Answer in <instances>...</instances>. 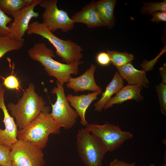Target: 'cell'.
<instances>
[{"label":"cell","mask_w":166,"mask_h":166,"mask_svg":"<svg viewBox=\"0 0 166 166\" xmlns=\"http://www.w3.org/2000/svg\"><path fill=\"white\" fill-rule=\"evenodd\" d=\"M27 52L31 59L39 62L48 74L56 78L62 85L68 82L71 75L77 74L79 65L83 63L81 61L77 63L67 64L54 60L52 58L55 57L53 50L44 43H35Z\"/></svg>","instance_id":"obj_1"},{"label":"cell","mask_w":166,"mask_h":166,"mask_svg":"<svg viewBox=\"0 0 166 166\" xmlns=\"http://www.w3.org/2000/svg\"><path fill=\"white\" fill-rule=\"evenodd\" d=\"M45 104L43 98L36 92L34 84L30 83L18 102L16 104L9 103L7 107L11 115L15 118L17 126L20 130L29 124L41 112L50 111V107Z\"/></svg>","instance_id":"obj_2"},{"label":"cell","mask_w":166,"mask_h":166,"mask_svg":"<svg viewBox=\"0 0 166 166\" xmlns=\"http://www.w3.org/2000/svg\"><path fill=\"white\" fill-rule=\"evenodd\" d=\"M49 111L41 112L29 124L18 130L17 138L29 142L41 149L45 148L50 134H59L60 127L50 115Z\"/></svg>","instance_id":"obj_3"},{"label":"cell","mask_w":166,"mask_h":166,"mask_svg":"<svg viewBox=\"0 0 166 166\" xmlns=\"http://www.w3.org/2000/svg\"><path fill=\"white\" fill-rule=\"evenodd\" d=\"M27 33L28 34H37L47 39L56 49L57 55L66 64L78 63L83 57L81 46L70 40H63L57 37L43 23L32 22L29 25Z\"/></svg>","instance_id":"obj_4"},{"label":"cell","mask_w":166,"mask_h":166,"mask_svg":"<svg viewBox=\"0 0 166 166\" xmlns=\"http://www.w3.org/2000/svg\"><path fill=\"white\" fill-rule=\"evenodd\" d=\"M79 156L85 166H102L106 149L101 141L85 128L78 130L77 135Z\"/></svg>","instance_id":"obj_5"},{"label":"cell","mask_w":166,"mask_h":166,"mask_svg":"<svg viewBox=\"0 0 166 166\" xmlns=\"http://www.w3.org/2000/svg\"><path fill=\"white\" fill-rule=\"evenodd\" d=\"M56 84L57 87L53 88L51 91L53 95L56 94V100L54 104H51L50 115L60 127L69 129L74 125L79 116L76 111L70 106L66 98L63 85L57 81Z\"/></svg>","instance_id":"obj_6"},{"label":"cell","mask_w":166,"mask_h":166,"mask_svg":"<svg viewBox=\"0 0 166 166\" xmlns=\"http://www.w3.org/2000/svg\"><path fill=\"white\" fill-rule=\"evenodd\" d=\"M85 128L101 141L107 152L117 150L125 141L133 137L132 134L122 131L119 126L109 123L102 125L88 124Z\"/></svg>","instance_id":"obj_7"},{"label":"cell","mask_w":166,"mask_h":166,"mask_svg":"<svg viewBox=\"0 0 166 166\" xmlns=\"http://www.w3.org/2000/svg\"><path fill=\"white\" fill-rule=\"evenodd\" d=\"M11 148L13 166H44L45 164L42 149L31 143L18 140Z\"/></svg>","instance_id":"obj_8"},{"label":"cell","mask_w":166,"mask_h":166,"mask_svg":"<svg viewBox=\"0 0 166 166\" xmlns=\"http://www.w3.org/2000/svg\"><path fill=\"white\" fill-rule=\"evenodd\" d=\"M57 1L42 0L39 5L45 9L42 23L52 32L58 29L68 32L73 28L75 23L66 11L58 8Z\"/></svg>","instance_id":"obj_9"},{"label":"cell","mask_w":166,"mask_h":166,"mask_svg":"<svg viewBox=\"0 0 166 166\" xmlns=\"http://www.w3.org/2000/svg\"><path fill=\"white\" fill-rule=\"evenodd\" d=\"M41 1L42 0H35L31 6H25L11 15L14 20L9 27V35L13 38L18 41L24 42L23 37L27 31L30 20L39 16V13L34 11V9Z\"/></svg>","instance_id":"obj_10"},{"label":"cell","mask_w":166,"mask_h":166,"mask_svg":"<svg viewBox=\"0 0 166 166\" xmlns=\"http://www.w3.org/2000/svg\"><path fill=\"white\" fill-rule=\"evenodd\" d=\"M5 89L0 82V109L3 113L5 128H0V144L11 147L12 145L18 140L17 138L18 127L14 118L9 114L5 106L4 95Z\"/></svg>","instance_id":"obj_11"},{"label":"cell","mask_w":166,"mask_h":166,"mask_svg":"<svg viewBox=\"0 0 166 166\" xmlns=\"http://www.w3.org/2000/svg\"><path fill=\"white\" fill-rule=\"evenodd\" d=\"M96 67L91 64L90 67L80 76L71 77L66 83V87L73 89L75 93L79 91H89L93 92L102 91L101 87L96 83L94 77V73Z\"/></svg>","instance_id":"obj_12"},{"label":"cell","mask_w":166,"mask_h":166,"mask_svg":"<svg viewBox=\"0 0 166 166\" xmlns=\"http://www.w3.org/2000/svg\"><path fill=\"white\" fill-rule=\"evenodd\" d=\"M102 91H99L79 96L69 94L66 96L67 100L75 109L79 117L80 122L82 125L86 126L88 124L85 117L86 111L93 101L98 99L97 96Z\"/></svg>","instance_id":"obj_13"},{"label":"cell","mask_w":166,"mask_h":166,"mask_svg":"<svg viewBox=\"0 0 166 166\" xmlns=\"http://www.w3.org/2000/svg\"><path fill=\"white\" fill-rule=\"evenodd\" d=\"M71 18L74 23H84L89 28L105 26L97 11L96 1H92L80 11L75 13Z\"/></svg>","instance_id":"obj_14"},{"label":"cell","mask_w":166,"mask_h":166,"mask_svg":"<svg viewBox=\"0 0 166 166\" xmlns=\"http://www.w3.org/2000/svg\"><path fill=\"white\" fill-rule=\"evenodd\" d=\"M119 74L129 85H140L145 88L149 84L146 76V71L135 68L131 63L116 67Z\"/></svg>","instance_id":"obj_15"},{"label":"cell","mask_w":166,"mask_h":166,"mask_svg":"<svg viewBox=\"0 0 166 166\" xmlns=\"http://www.w3.org/2000/svg\"><path fill=\"white\" fill-rule=\"evenodd\" d=\"M142 88L140 85H128L123 86L106 104L104 109L111 108L114 104H121L128 100H134L138 102L143 100V97L140 94Z\"/></svg>","instance_id":"obj_16"},{"label":"cell","mask_w":166,"mask_h":166,"mask_svg":"<svg viewBox=\"0 0 166 166\" xmlns=\"http://www.w3.org/2000/svg\"><path fill=\"white\" fill-rule=\"evenodd\" d=\"M124 81L118 71L115 73L111 81L106 87L100 99L94 105V110L101 112L105 105L123 86Z\"/></svg>","instance_id":"obj_17"},{"label":"cell","mask_w":166,"mask_h":166,"mask_svg":"<svg viewBox=\"0 0 166 166\" xmlns=\"http://www.w3.org/2000/svg\"><path fill=\"white\" fill-rule=\"evenodd\" d=\"M117 3L116 0H100L96 1V7L98 14L104 24L108 29L114 26L115 17L114 10Z\"/></svg>","instance_id":"obj_18"},{"label":"cell","mask_w":166,"mask_h":166,"mask_svg":"<svg viewBox=\"0 0 166 166\" xmlns=\"http://www.w3.org/2000/svg\"><path fill=\"white\" fill-rule=\"evenodd\" d=\"M23 44L24 42L18 41L10 35L0 37V59L8 52L21 49Z\"/></svg>","instance_id":"obj_19"},{"label":"cell","mask_w":166,"mask_h":166,"mask_svg":"<svg viewBox=\"0 0 166 166\" xmlns=\"http://www.w3.org/2000/svg\"><path fill=\"white\" fill-rule=\"evenodd\" d=\"M107 53L110 57L111 63L116 68L131 63L134 58L133 55L126 52L107 50Z\"/></svg>","instance_id":"obj_20"},{"label":"cell","mask_w":166,"mask_h":166,"mask_svg":"<svg viewBox=\"0 0 166 166\" xmlns=\"http://www.w3.org/2000/svg\"><path fill=\"white\" fill-rule=\"evenodd\" d=\"M25 7L24 0H0V8L6 14L11 15Z\"/></svg>","instance_id":"obj_21"},{"label":"cell","mask_w":166,"mask_h":166,"mask_svg":"<svg viewBox=\"0 0 166 166\" xmlns=\"http://www.w3.org/2000/svg\"><path fill=\"white\" fill-rule=\"evenodd\" d=\"M140 11L143 14H152L158 11L166 12V1L162 2L144 3Z\"/></svg>","instance_id":"obj_22"},{"label":"cell","mask_w":166,"mask_h":166,"mask_svg":"<svg viewBox=\"0 0 166 166\" xmlns=\"http://www.w3.org/2000/svg\"><path fill=\"white\" fill-rule=\"evenodd\" d=\"M162 113L166 115V84L162 82L156 86Z\"/></svg>","instance_id":"obj_23"},{"label":"cell","mask_w":166,"mask_h":166,"mask_svg":"<svg viewBox=\"0 0 166 166\" xmlns=\"http://www.w3.org/2000/svg\"><path fill=\"white\" fill-rule=\"evenodd\" d=\"M11 148L0 144V165L13 166L10 157Z\"/></svg>","instance_id":"obj_24"},{"label":"cell","mask_w":166,"mask_h":166,"mask_svg":"<svg viewBox=\"0 0 166 166\" xmlns=\"http://www.w3.org/2000/svg\"><path fill=\"white\" fill-rule=\"evenodd\" d=\"M12 21V18L0 8V37L9 35L10 29L7 25Z\"/></svg>","instance_id":"obj_25"},{"label":"cell","mask_w":166,"mask_h":166,"mask_svg":"<svg viewBox=\"0 0 166 166\" xmlns=\"http://www.w3.org/2000/svg\"><path fill=\"white\" fill-rule=\"evenodd\" d=\"M3 85L7 88L10 89L19 90L20 82L16 76L10 75L4 79Z\"/></svg>","instance_id":"obj_26"},{"label":"cell","mask_w":166,"mask_h":166,"mask_svg":"<svg viewBox=\"0 0 166 166\" xmlns=\"http://www.w3.org/2000/svg\"><path fill=\"white\" fill-rule=\"evenodd\" d=\"M96 59L99 64L103 66H108L111 63L109 55L107 53L105 52L98 53L96 56Z\"/></svg>","instance_id":"obj_27"},{"label":"cell","mask_w":166,"mask_h":166,"mask_svg":"<svg viewBox=\"0 0 166 166\" xmlns=\"http://www.w3.org/2000/svg\"><path fill=\"white\" fill-rule=\"evenodd\" d=\"M151 20L158 23L159 22H166V12L158 11L152 15Z\"/></svg>","instance_id":"obj_28"},{"label":"cell","mask_w":166,"mask_h":166,"mask_svg":"<svg viewBox=\"0 0 166 166\" xmlns=\"http://www.w3.org/2000/svg\"><path fill=\"white\" fill-rule=\"evenodd\" d=\"M136 162L128 163L123 161L115 159L110 163L109 166H135Z\"/></svg>","instance_id":"obj_29"},{"label":"cell","mask_w":166,"mask_h":166,"mask_svg":"<svg viewBox=\"0 0 166 166\" xmlns=\"http://www.w3.org/2000/svg\"><path fill=\"white\" fill-rule=\"evenodd\" d=\"M160 74L162 79V83L166 84V64H164L163 66L159 69Z\"/></svg>","instance_id":"obj_30"},{"label":"cell","mask_w":166,"mask_h":166,"mask_svg":"<svg viewBox=\"0 0 166 166\" xmlns=\"http://www.w3.org/2000/svg\"><path fill=\"white\" fill-rule=\"evenodd\" d=\"M35 0H24L25 6H29L32 5Z\"/></svg>","instance_id":"obj_31"},{"label":"cell","mask_w":166,"mask_h":166,"mask_svg":"<svg viewBox=\"0 0 166 166\" xmlns=\"http://www.w3.org/2000/svg\"><path fill=\"white\" fill-rule=\"evenodd\" d=\"M149 166H155L153 164H150ZM164 166H166V162H165V164H164Z\"/></svg>","instance_id":"obj_32"}]
</instances>
